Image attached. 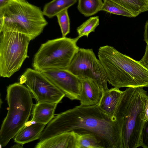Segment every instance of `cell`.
I'll return each instance as SVG.
<instances>
[{"mask_svg": "<svg viewBox=\"0 0 148 148\" xmlns=\"http://www.w3.org/2000/svg\"><path fill=\"white\" fill-rule=\"evenodd\" d=\"M72 131L95 134L100 138L104 148H123L118 121L111 119L97 105H80L58 114L44 128L40 141Z\"/></svg>", "mask_w": 148, "mask_h": 148, "instance_id": "cell-1", "label": "cell"}, {"mask_svg": "<svg viewBox=\"0 0 148 148\" xmlns=\"http://www.w3.org/2000/svg\"><path fill=\"white\" fill-rule=\"evenodd\" d=\"M148 99L143 87H127L123 91L115 112L121 129L123 148L142 147L141 133Z\"/></svg>", "mask_w": 148, "mask_h": 148, "instance_id": "cell-2", "label": "cell"}, {"mask_svg": "<svg viewBox=\"0 0 148 148\" xmlns=\"http://www.w3.org/2000/svg\"><path fill=\"white\" fill-rule=\"evenodd\" d=\"M98 56L108 82L114 87H148V69L140 61L108 45L100 47Z\"/></svg>", "mask_w": 148, "mask_h": 148, "instance_id": "cell-3", "label": "cell"}, {"mask_svg": "<svg viewBox=\"0 0 148 148\" xmlns=\"http://www.w3.org/2000/svg\"><path fill=\"white\" fill-rule=\"evenodd\" d=\"M44 16L40 8L26 0H9L0 8V32H18L33 40L48 23Z\"/></svg>", "mask_w": 148, "mask_h": 148, "instance_id": "cell-4", "label": "cell"}, {"mask_svg": "<svg viewBox=\"0 0 148 148\" xmlns=\"http://www.w3.org/2000/svg\"><path fill=\"white\" fill-rule=\"evenodd\" d=\"M8 111L0 130V144L5 147L27 122L32 108V95L25 85L16 83L7 87Z\"/></svg>", "mask_w": 148, "mask_h": 148, "instance_id": "cell-5", "label": "cell"}, {"mask_svg": "<svg viewBox=\"0 0 148 148\" xmlns=\"http://www.w3.org/2000/svg\"><path fill=\"white\" fill-rule=\"evenodd\" d=\"M78 37H62L49 40L42 44L35 54L32 64L40 72L55 69H67L79 47Z\"/></svg>", "mask_w": 148, "mask_h": 148, "instance_id": "cell-6", "label": "cell"}, {"mask_svg": "<svg viewBox=\"0 0 148 148\" xmlns=\"http://www.w3.org/2000/svg\"><path fill=\"white\" fill-rule=\"evenodd\" d=\"M0 33V76L9 78L19 70L28 57V47L31 40L18 32Z\"/></svg>", "mask_w": 148, "mask_h": 148, "instance_id": "cell-7", "label": "cell"}, {"mask_svg": "<svg viewBox=\"0 0 148 148\" xmlns=\"http://www.w3.org/2000/svg\"><path fill=\"white\" fill-rule=\"evenodd\" d=\"M67 69L81 79H93L103 92L109 89L104 69L92 49L79 48Z\"/></svg>", "mask_w": 148, "mask_h": 148, "instance_id": "cell-8", "label": "cell"}, {"mask_svg": "<svg viewBox=\"0 0 148 148\" xmlns=\"http://www.w3.org/2000/svg\"><path fill=\"white\" fill-rule=\"evenodd\" d=\"M19 83L25 84L38 102L58 103L65 96L41 72L29 68L21 76Z\"/></svg>", "mask_w": 148, "mask_h": 148, "instance_id": "cell-9", "label": "cell"}, {"mask_svg": "<svg viewBox=\"0 0 148 148\" xmlns=\"http://www.w3.org/2000/svg\"><path fill=\"white\" fill-rule=\"evenodd\" d=\"M71 100H79L82 80L67 69H55L41 72Z\"/></svg>", "mask_w": 148, "mask_h": 148, "instance_id": "cell-10", "label": "cell"}, {"mask_svg": "<svg viewBox=\"0 0 148 148\" xmlns=\"http://www.w3.org/2000/svg\"><path fill=\"white\" fill-rule=\"evenodd\" d=\"M36 148H78L77 134L74 131L67 132L40 141Z\"/></svg>", "mask_w": 148, "mask_h": 148, "instance_id": "cell-11", "label": "cell"}, {"mask_svg": "<svg viewBox=\"0 0 148 148\" xmlns=\"http://www.w3.org/2000/svg\"><path fill=\"white\" fill-rule=\"evenodd\" d=\"M82 91L79 99L80 105L89 106L98 105L102 96L103 91L93 79H81Z\"/></svg>", "mask_w": 148, "mask_h": 148, "instance_id": "cell-12", "label": "cell"}, {"mask_svg": "<svg viewBox=\"0 0 148 148\" xmlns=\"http://www.w3.org/2000/svg\"><path fill=\"white\" fill-rule=\"evenodd\" d=\"M123 91L119 88H113L103 92L97 105L100 110L113 120H116V110L122 95Z\"/></svg>", "mask_w": 148, "mask_h": 148, "instance_id": "cell-13", "label": "cell"}, {"mask_svg": "<svg viewBox=\"0 0 148 148\" xmlns=\"http://www.w3.org/2000/svg\"><path fill=\"white\" fill-rule=\"evenodd\" d=\"M46 125L29 121L14 138L15 142L24 145L40 138Z\"/></svg>", "mask_w": 148, "mask_h": 148, "instance_id": "cell-14", "label": "cell"}, {"mask_svg": "<svg viewBox=\"0 0 148 148\" xmlns=\"http://www.w3.org/2000/svg\"><path fill=\"white\" fill-rule=\"evenodd\" d=\"M58 104L38 102L33 108L32 117L30 121L46 125L54 118Z\"/></svg>", "mask_w": 148, "mask_h": 148, "instance_id": "cell-15", "label": "cell"}, {"mask_svg": "<svg viewBox=\"0 0 148 148\" xmlns=\"http://www.w3.org/2000/svg\"><path fill=\"white\" fill-rule=\"evenodd\" d=\"M78 0H52L44 6L42 12L49 18L56 16L60 12L75 3Z\"/></svg>", "mask_w": 148, "mask_h": 148, "instance_id": "cell-16", "label": "cell"}, {"mask_svg": "<svg viewBox=\"0 0 148 148\" xmlns=\"http://www.w3.org/2000/svg\"><path fill=\"white\" fill-rule=\"evenodd\" d=\"M121 6L136 17L148 11V0H109Z\"/></svg>", "mask_w": 148, "mask_h": 148, "instance_id": "cell-17", "label": "cell"}, {"mask_svg": "<svg viewBox=\"0 0 148 148\" xmlns=\"http://www.w3.org/2000/svg\"><path fill=\"white\" fill-rule=\"evenodd\" d=\"M76 132L78 148H104L100 138L95 134L86 131Z\"/></svg>", "mask_w": 148, "mask_h": 148, "instance_id": "cell-18", "label": "cell"}, {"mask_svg": "<svg viewBox=\"0 0 148 148\" xmlns=\"http://www.w3.org/2000/svg\"><path fill=\"white\" fill-rule=\"evenodd\" d=\"M103 4L102 0H78L77 9L84 16H92L100 11Z\"/></svg>", "mask_w": 148, "mask_h": 148, "instance_id": "cell-19", "label": "cell"}, {"mask_svg": "<svg viewBox=\"0 0 148 148\" xmlns=\"http://www.w3.org/2000/svg\"><path fill=\"white\" fill-rule=\"evenodd\" d=\"M99 24V17L98 16L91 17L83 23L77 28L79 38L83 36L88 37L89 34L94 32L95 29Z\"/></svg>", "mask_w": 148, "mask_h": 148, "instance_id": "cell-20", "label": "cell"}, {"mask_svg": "<svg viewBox=\"0 0 148 148\" xmlns=\"http://www.w3.org/2000/svg\"><path fill=\"white\" fill-rule=\"evenodd\" d=\"M103 0V4L100 11L128 17H134L129 11L116 3L109 0Z\"/></svg>", "mask_w": 148, "mask_h": 148, "instance_id": "cell-21", "label": "cell"}, {"mask_svg": "<svg viewBox=\"0 0 148 148\" xmlns=\"http://www.w3.org/2000/svg\"><path fill=\"white\" fill-rule=\"evenodd\" d=\"M60 27L62 37H65L70 32V21L68 9L58 13L56 16Z\"/></svg>", "mask_w": 148, "mask_h": 148, "instance_id": "cell-22", "label": "cell"}, {"mask_svg": "<svg viewBox=\"0 0 148 148\" xmlns=\"http://www.w3.org/2000/svg\"><path fill=\"white\" fill-rule=\"evenodd\" d=\"M142 147L148 148V120L143 125L141 133Z\"/></svg>", "mask_w": 148, "mask_h": 148, "instance_id": "cell-23", "label": "cell"}, {"mask_svg": "<svg viewBox=\"0 0 148 148\" xmlns=\"http://www.w3.org/2000/svg\"><path fill=\"white\" fill-rule=\"evenodd\" d=\"M139 61L148 69V45L147 44L144 55Z\"/></svg>", "mask_w": 148, "mask_h": 148, "instance_id": "cell-24", "label": "cell"}, {"mask_svg": "<svg viewBox=\"0 0 148 148\" xmlns=\"http://www.w3.org/2000/svg\"><path fill=\"white\" fill-rule=\"evenodd\" d=\"M144 40L147 45H148V20L145 23L144 32Z\"/></svg>", "mask_w": 148, "mask_h": 148, "instance_id": "cell-25", "label": "cell"}, {"mask_svg": "<svg viewBox=\"0 0 148 148\" xmlns=\"http://www.w3.org/2000/svg\"><path fill=\"white\" fill-rule=\"evenodd\" d=\"M145 116L144 121L145 122L148 120V99L146 101L145 107Z\"/></svg>", "mask_w": 148, "mask_h": 148, "instance_id": "cell-26", "label": "cell"}, {"mask_svg": "<svg viewBox=\"0 0 148 148\" xmlns=\"http://www.w3.org/2000/svg\"><path fill=\"white\" fill-rule=\"evenodd\" d=\"M9 0H0V8L5 5Z\"/></svg>", "mask_w": 148, "mask_h": 148, "instance_id": "cell-27", "label": "cell"}, {"mask_svg": "<svg viewBox=\"0 0 148 148\" xmlns=\"http://www.w3.org/2000/svg\"><path fill=\"white\" fill-rule=\"evenodd\" d=\"M23 145L19 143H17L16 144L14 145L12 147L13 148H23Z\"/></svg>", "mask_w": 148, "mask_h": 148, "instance_id": "cell-28", "label": "cell"}]
</instances>
